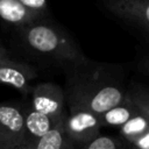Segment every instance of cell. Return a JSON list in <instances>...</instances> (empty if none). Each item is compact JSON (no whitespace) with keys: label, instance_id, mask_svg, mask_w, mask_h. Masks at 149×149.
<instances>
[{"label":"cell","instance_id":"obj_1","mask_svg":"<svg viewBox=\"0 0 149 149\" xmlns=\"http://www.w3.org/2000/svg\"><path fill=\"white\" fill-rule=\"evenodd\" d=\"M64 91L68 109L81 108L102 115L126 99L128 88L114 65L85 58L65 69Z\"/></svg>","mask_w":149,"mask_h":149},{"label":"cell","instance_id":"obj_2","mask_svg":"<svg viewBox=\"0 0 149 149\" xmlns=\"http://www.w3.org/2000/svg\"><path fill=\"white\" fill-rule=\"evenodd\" d=\"M17 34L24 49L47 63L68 69L87 58L73 37L50 19L28 26Z\"/></svg>","mask_w":149,"mask_h":149},{"label":"cell","instance_id":"obj_3","mask_svg":"<svg viewBox=\"0 0 149 149\" xmlns=\"http://www.w3.org/2000/svg\"><path fill=\"white\" fill-rule=\"evenodd\" d=\"M101 127L100 115L81 108L69 109L63 122L66 136L77 149L84 148L100 136Z\"/></svg>","mask_w":149,"mask_h":149},{"label":"cell","instance_id":"obj_4","mask_svg":"<svg viewBox=\"0 0 149 149\" xmlns=\"http://www.w3.org/2000/svg\"><path fill=\"white\" fill-rule=\"evenodd\" d=\"M24 102H0V149H15L26 144Z\"/></svg>","mask_w":149,"mask_h":149},{"label":"cell","instance_id":"obj_5","mask_svg":"<svg viewBox=\"0 0 149 149\" xmlns=\"http://www.w3.org/2000/svg\"><path fill=\"white\" fill-rule=\"evenodd\" d=\"M30 106L43 114L50 115L56 119L64 120L68 111L66 95L63 87L51 81H42L31 86L30 91Z\"/></svg>","mask_w":149,"mask_h":149},{"label":"cell","instance_id":"obj_6","mask_svg":"<svg viewBox=\"0 0 149 149\" xmlns=\"http://www.w3.org/2000/svg\"><path fill=\"white\" fill-rule=\"evenodd\" d=\"M36 77V70L28 63L10 59L8 56L0 58V85L12 86L22 94H30V83Z\"/></svg>","mask_w":149,"mask_h":149},{"label":"cell","instance_id":"obj_7","mask_svg":"<svg viewBox=\"0 0 149 149\" xmlns=\"http://www.w3.org/2000/svg\"><path fill=\"white\" fill-rule=\"evenodd\" d=\"M48 19L28 7L24 0H0V20L17 31Z\"/></svg>","mask_w":149,"mask_h":149},{"label":"cell","instance_id":"obj_8","mask_svg":"<svg viewBox=\"0 0 149 149\" xmlns=\"http://www.w3.org/2000/svg\"><path fill=\"white\" fill-rule=\"evenodd\" d=\"M105 8L114 16L149 30V1L147 0H109Z\"/></svg>","mask_w":149,"mask_h":149},{"label":"cell","instance_id":"obj_9","mask_svg":"<svg viewBox=\"0 0 149 149\" xmlns=\"http://www.w3.org/2000/svg\"><path fill=\"white\" fill-rule=\"evenodd\" d=\"M24 133L26 144L34 142L48 135L50 132L63 125L64 120L52 118L50 115L35 111L30 104L24 102Z\"/></svg>","mask_w":149,"mask_h":149},{"label":"cell","instance_id":"obj_10","mask_svg":"<svg viewBox=\"0 0 149 149\" xmlns=\"http://www.w3.org/2000/svg\"><path fill=\"white\" fill-rule=\"evenodd\" d=\"M119 134L128 149H149V119L140 111L119 128Z\"/></svg>","mask_w":149,"mask_h":149},{"label":"cell","instance_id":"obj_11","mask_svg":"<svg viewBox=\"0 0 149 149\" xmlns=\"http://www.w3.org/2000/svg\"><path fill=\"white\" fill-rule=\"evenodd\" d=\"M15 149H77L71 140L66 136L63 125L50 132L40 140L23 144Z\"/></svg>","mask_w":149,"mask_h":149},{"label":"cell","instance_id":"obj_12","mask_svg":"<svg viewBox=\"0 0 149 149\" xmlns=\"http://www.w3.org/2000/svg\"><path fill=\"white\" fill-rule=\"evenodd\" d=\"M137 112V107L130 101L127 95L121 104L100 115L102 127H113L119 129L125 123H127Z\"/></svg>","mask_w":149,"mask_h":149},{"label":"cell","instance_id":"obj_13","mask_svg":"<svg viewBox=\"0 0 149 149\" xmlns=\"http://www.w3.org/2000/svg\"><path fill=\"white\" fill-rule=\"evenodd\" d=\"M127 95L130 101L137 107V109L149 119V88L140 85H134L128 88Z\"/></svg>","mask_w":149,"mask_h":149},{"label":"cell","instance_id":"obj_14","mask_svg":"<svg viewBox=\"0 0 149 149\" xmlns=\"http://www.w3.org/2000/svg\"><path fill=\"white\" fill-rule=\"evenodd\" d=\"M81 149H128V147L121 139L108 135H100Z\"/></svg>","mask_w":149,"mask_h":149},{"label":"cell","instance_id":"obj_15","mask_svg":"<svg viewBox=\"0 0 149 149\" xmlns=\"http://www.w3.org/2000/svg\"><path fill=\"white\" fill-rule=\"evenodd\" d=\"M141 68H142L144 71L149 72V57L142 61V63H141Z\"/></svg>","mask_w":149,"mask_h":149},{"label":"cell","instance_id":"obj_16","mask_svg":"<svg viewBox=\"0 0 149 149\" xmlns=\"http://www.w3.org/2000/svg\"><path fill=\"white\" fill-rule=\"evenodd\" d=\"M2 57H7V51H6V49L0 44V58H2Z\"/></svg>","mask_w":149,"mask_h":149}]
</instances>
